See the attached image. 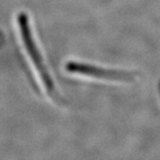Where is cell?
<instances>
[{
    "label": "cell",
    "instance_id": "6da1fadb",
    "mask_svg": "<svg viewBox=\"0 0 160 160\" xmlns=\"http://www.w3.org/2000/svg\"><path fill=\"white\" fill-rule=\"evenodd\" d=\"M18 21H19L20 32H21L23 45L25 46L26 52L32 62L36 76L38 79L40 81L42 86L45 88V90L48 92V93H52V92H54V86L52 84L50 75L47 72L45 62L40 55V52L35 43L34 38L31 35V31L29 29V19L27 14L24 12H21L18 18Z\"/></svg>",
    "mask_w": 160,
    "mask_h": 160
},
{
    "label": "cell",
    "instance_id": "7a4b0ae2",
    "mask_svg": "<svg viewBox=\"0 0 160 160\" xmlns=\"http://www.w3.org/2000/svg\"><path fill=\"white\" fill-rule=\"evenodd\" d=\"M66 69L70 73L89 76V77H93V78H98L115 80H131L132 78V75L129 73L111 71V70L95 68L92 66H87V65L76 62L67 63Z\"/></svg>",
    "mask_w": 160,
    "mask_h": 160
}]
</instances>
